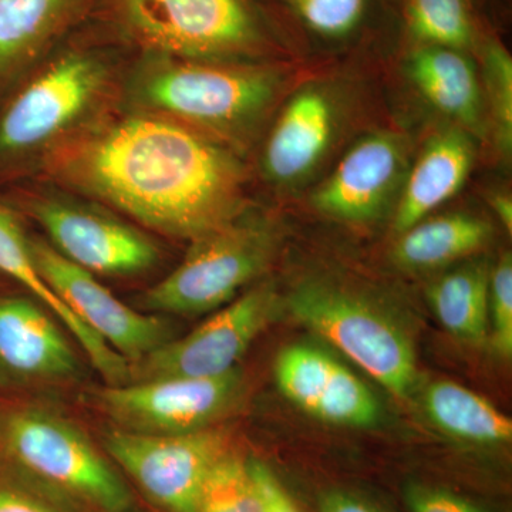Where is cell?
<instances>
[{
    "instance_id": "4dcf8cb0",
    "label": "cell",
    "mask_w": 512,
    "mask_h": 512,
    "mask_svg": "<svg viewBox=\"0 0 512 512\" xmlns=\"http://www.w3.org/2000/svg\"><path fill=\"white\" fill-rule=\"evenodd\" d=\"M319 512H382L369 501L346 491L333 490L320 497Z\"/></svg>"
},
{
    "instance_id": "f1b7e54d",
    "label": "cell",
    "mask_w": 512,
    "mask_h": 512,
    "mask_svg": "<svg viewBox=\"0 0 512 512\" xmlns=\"http://www.w3.org/2000/svg\"><path fill=\"white\" fill-rule=\"evenodd\" d=\"M404 497L410 512H484L467 498L434 485H410Z\"/></svg>"
},
{
    "instance_id": "44dd1931",
    "label": "cell",
    "mask_w": 512,
    "mask_h": 512,
    "mask_svg": "<svg viewBox=\"0 0 512 512\" xmlns=\"http://www.w3.org/2000/svg\"><path fill=\"white\" fill-rule=\"evenodd\" d=\"M423 407L431 423L454 439L480 446L511 443L512 421L473 390L439 380L427 387Z\"/></svg>"
},
{
    "instance_id": "d6a6232c",
    "label": "cell",
    "mask_w": 512,
    "mask_h": 512,
    "mask_svg": "<svg viewBox=\"0 0 512 512\" xmlns=\"http://www.w3.org/2000/svg\"><path fill=\"white\" fill-rule=\"evenodd\" d=\"M495 214L500 218L501 224L508 229L511 234L512 229V201L507 195H497L493 200Z\"/></svg>"
},
{
    "instance_id": "7c38bea8",
    "label": "cell",
    "mask_w": 512,
    "mask_h": 512,
    "mask_svg": "<svg viewBox=\"0 0 512 512\" xmlns=\"http://www.w3.org/2000/svg\"><path fill=\"white\" fill-rule=\"evenodd\" d=\"M32 217L63 258L96 276L143 274L160 259L143 231L76 202L42 198L33 202Z\"/></svg>"
},
{
    "instance_id": "e0dca14e",
    "label": "cell",
    "mask_w": 512,
    "mask_h": 512,
    "mask_svg": "<svg viewBox=\"0 0 512 512\" xmlns=\"http://www.w3.org/2000/svg\"><path fill=\"white\" fill-rule=\"evenodd\" d=\"M332 130L333 107L325 93L306 89L293 96L266 143L268 177L291 184L308 174L325 154Z\"/></svg>"
},
{
    "instance_id": "9a60e30c",
    "label": "cell",
    "mask_w": 512,
    "mask_h": 512,
    "mask_svg": "<svg viewBox=\"0 0 512 512\" xmlns=\"http://www.w3.org/2000/svg\"><path fill=\"white\" fill-rule=\"evenodd\" d=\"M0 370L22 382H62L79 360L57 319L40 303L0 299Z\"/></svg>"
},
{
    "instance_id": "8fae6325",
    "label": "cell",
    "mask_w": 512,
    "mask_h": 512,
    "mask_svg": "<svg viewBox=\"0 0 512 512\" xmlns=\"http://www.w3.org/2000/svg\"><path fill=\"white\" fill-rule=\"evenodd\" d=\"M29 247L36 268L64 305L130 365L170 340L163 319L134 311L96 275L67 261L52 245L29 239Z\"/></svg>"
},
{
    "instance_id": "277c9868",
    "label": "cell",
    "mask_w": 512,
    "mask_h": 512,
    "mask_svg": "<svg viewBox=\"0 0 512 512\" xmlns=\"http://www.w3.org/2000/svg\"><path fill=\"white\" fill-rule=\"evenodd\" d=\"M275 251L271 228L241 217L197 241L184 261L143 296L154 313L202 315L234 301L264 274Z\"/></svg>"
},
{
    "instance_id": "4fadbf2b",
    "label": "cell",
    "mask_w": 512,
    "mask_h": 512,
    "mask_svg": "<svg viewBox=\"0 0 512 512\" xmlns=\"http://www.w3.org/2000/svg\"><path fill=\"white\" fill-rule=\"evenodd\" d=\"M275 379L289 402L312 417L343 427H372L380 417L375 394L335 357L312 346L282 350Z\"/></svg>"
},
{
    "instance_id": "5bb4252c",
    "label": "cell",
    "mask_w": 512,
    "mask_h": 512,
    "mask_svg": "<svg viewBox=\"0 0 512 512\" xmlns=\"http://www.w3.org/2000/svg\"><path fill=\"white\" fill-rule=\"evenodd\" d=\"M402 167V143L392 134L363 138L313 194V207L340 221L373 220L389 201Z\"/></svg>"
},
{
    "instance_id": "ac0fdd59",
    "label": "cell",
    "mask_w": 512,
    "mask_h": 512,
    "mask_svg": "<svg viewBox=\"0 0 512 512\" xmlns=\"http://www.w3.org/2000/svg\"><path fill=\"white\" fill-rule=\"evenodd\" d=\"M476 158L473 138L460 128L436 134L407 178L394 228L404 232L450 200L466 183Z\"/></svg>"
},
{
    "instance_id": "83f0119b",
    "label": "cell",
    "mask_w": 512,
    "mask_h": 512,
    "mask_svg": "<svg viewBox=\"0 0 512 512\" xmlns=\"http://www.w3.org/2000/svg\"><path fill=\"white\" fill-rule=\"evenodd\" d=\"M366 0H291L303 22L320 35H348L362 18Z\"/></svg>"
},
{
    "instance_id": "d4e9b609",
    "label": "cell",
    "mask_w": 512,
    "mask_h": 512,
    "mask_svg": "<svg viewBox=\"0 0 512 512\" xmlns=\"http://www.w3.org/2000/svg\"><path fill=\"white\" fill-rule=\"evenodd\" d=\"M414 35L430 45L461 50L473 40L467 0H407Z\"/></svg>"
},
{
    "instance_id": "1f68e13d",
    "label": "cell",
    "mask_w": 512,
    "mask_h": 512,
    "mask_svg": "<svg viewBox=\"0 0 512 512\" xmlns=\"http://www.w3.org/2000/svg\"><path fill=\"white\" fill-rule=\"evenodd\" d=\"M0 512H59L16 488L0 487Z\"/></svg>"
},
{
    "instance_id": "f546056e",
    "label": "cell",
    "mask_w": 512,
    "mask_h": 512,
    "mask_svg": "<svg viewBox=\"0 0 512 512\" xmlns=\"http://www.w3.org/2000/svg\"><path fill=\"white\" fill-rule=\"evenodd\" d=\"M248 463L261 494L264 512H301L271 468L258 460H248Z\"/></svg>"
},
{
    "instance_id": "30bf717a",
    "label": "cell",
    "mask_w": 512,
    "mask_h": 512,
    "mask_svg": "<svg viewBox=\"0 0 512 512\" xmlns=\"http://www.w3.org/2000/svg\"><path fill=\"white\" fill-rule=\"evenodd\" d=\"M271 285H259L222 306L184 338L168 340L130 365V382L167 377H218L237 369L254 340L278 316Z\"/></svg>"
},
{
    "instance_id": "5b68a950",
    "label": "cell",
    "mask_w": 512,
    "mask_h": 512,
    "mask_svg": "<svg viewBox=\"0 0 512 512\" xmlns=\"http://www.w3.org/2000/svg\"><path fill=\"white\" fill-rule=\"evenodd\" d=\"M128 35L154 56L225 62L261 39L248 0H113Z\"/></svg>"
},
{
    "instance_id": "3957f363",
    "label": "cell",
    "mask_w": 512,
    "mask_h": 512,
    "mask_svg": "<svg viewBox=\"0 0 512 512\" xmlns=\"http://www.w3.org/2000/svg\"><path fill=\"white\" fill-rule=\"evenodd\" d=\"M9 456L25 473L96 512H127L133 497L113 464L79 427L55 413L22 409L3 429Z\"/></svg>"
},
{
    "instance_id": "8992f818",
    "label": "cell",
    "mask_w": 512,
    "mask_h": 512,
    "mask_svg": "<svg viewBox=\"0 0 512 512\" xmlns=\"http://www.w3.org/2000/svg\"><path fill=\"white\" fill-rule=\"evenodd\" d=\"M289 309L394 396L404 399L412 392L417 376L412 342L379 309L323 284L296 289Z\"/></svg>"
},
{
    "instance_id": "4316f807",
    "label": "cell",
    "mask_w": 512,
    "mask_h": 512,
    "mask_svg": "<svg viewBox=\"0 0 512 512\" xmlns=\"http://www.w3.org/2000/svg\"><path fill=\"white\" fill-rule=\"evenodd\" d=\"M488 93L495 124H497L498 138L505 151L512 146V60L503 46L493 43L488 46L487 57Z\"/></svg>"
},
{
    "instance_id": "7402d4cb",
    "label": "cell",
    "mask_w": 512,
    "mask_h": 512,
    "mask_svg": "<svg viewBox=\"0 0 512 512\" xmlns=\"http://www.w3.org/2000/svg\"><path fill=\"white\" fill-rule=\"evenodd\" d=\"M402 234L393 252L397 264L430 269L466 258L483 248L490 239L491 228L480 218L450 214L421 220Z\"/></svg>"
},
{
    "instance_id": "7a4b0ae2",
    "label": "cell",
    "mask_w": 512,
    "mask_h": 512,
    "mask_svg": "<svg viewBox=\"0 0 512 512\" xmlns=\"http://www.w3.org/2000/svg\"><path fill=\"white\" fill-rule=\"evenodd\" d=\"M278 84L274 74L254 67L154 56L134 77L131 99L143 113L232 133L264 113Z\"/></svg>"
},
{
    "instance_id": "484cf974",
    "label": "cell",
    "mask_w": 512,
    "mask_h": 512,
    "mask_svg": "<svg viewBox=\"0 0 512 512\" xmlns=\"http://www.w3.org/2000/svg\"><path fill=\"white\" fill-rule=\"evenodd\" d=\"M488 336L498 355H512V258L504 254L490 274Z\"/></svg>"
},
{
    "instance_id": "ba28073f",
    "label": "cell",
    "mask_w": 512,
    "mask_h": 512,
    "mask_svg": "<svg viewBox=\"0 0 512 512\" xmlns=\"http://www.w3.org/2000/svg\"><path fill=\"white\" fill-rule=\"evenodd\" d=\"M107 454L167 512H198L205 481L231 451L228 431L210 429L183 434L107 431Z\"/></svg>"
},
{
    "instance_id": "cb8c5ba5",
    "label": "cell",
    "mask_w": 512,
    "mask_h": 512,
    "mask_svg": "<svg viewBox=\"0 0 512 512\" xmlns=\"http://www.w3.org/2000/svg\"><path fill=\"white\" fill-rule=\"evenodd\" d=\"M198 512H264L248 460L229 451L205 481Z\"/></svg>"
},
{
    "instance_id": "ffe728a7",
    "label": "cell",
    "mask_w": 512,
    "mask_h": 512,
    "mask_svg": "<svg viewBox=\"0 0 512 512\" xmlns=\"http://www.w3.org/2000/svg\"><path fill=\"white\" fill-rule=\"evenodd\" d=\"M407 72L419 92L441 113L464 126H480L481 92L476 67L460 50L423 47L410 57Z\"/></svg>"
},
{
    "instance_id": "9c48e42d",
    "label": "cell",
    "mask_w": 512,
    "mask_h": 512,
    "mask_svg": "<svg viewBox=\"0 0 512 512\" xmlns=\"http://www.w3.org/2000/svg\"><path fill=\"white\" fill-rule=\"evenodd\" d=\"M244 394L235 369L218 377H167L94 390L97 409L119 429L141 434H183L210 429L234 412Z\"/></svg>"
},
{
    "instance_id": "2e32d148",
    "label": "cell",
    "mask_w": 512,
    "mask_h": 512,
    "mask_svg": "<svg viewBox=\"0 0 512 512\" xmlns=\"http://www.w3.org/2000/svg\"><path fill=\"white\" fill-rule=\"evenodd\" d=\"M0 272L28 289L37 303L52 313L57 322H62L109 386L128 382L130 365L127 360L90 332L50 288L33 261L29 238L23 234L18 220L3 208H0Z\"/></svg>"
},
{
    "instance_id": "603a6c76",
    "label": "cell",
    "mask_w": 512,
    "mask_h": 512,
    "mask_svg": "<svg viewBox=\"0 0 512 512\" xmlns=\"http://www.w3.org/2000/svg\"><path fill=\"white\" fill-rule=\"evenodd\" d=\"M490 272L484 264H470L441 276L431 286V309L454 338L480 345L488 339Z\"/></svg>"
},
{
    "instance_id": "d6986e66",
    "label": "cell",
    "mask_w": 512,
    "mask_h": 512,
    "mask_svg": "<svg viewBox=\"0 0 512 512\" xmlns=\"http://www.w3.org/2000/svg\"><path fill=\"white\" fill-rule=\"evenodd\" d=\"M87 0H0V82L26 72L80 15Z\"/></svg>"
},
{
    "instance_id": "6da1fadb",
    "label": "cell",
    "mask_w": 512,
    "mask_h": 512,
    "mask_svg": "<svg viewBox=\"0 0 512 512\" xmlns=\"http://www.w3.org/2000/svg\"><path fill=\"white\" fill-rule=\"evenodd\" d=\"M53 178L148 229L197 241L241 217L245 177L201 131L138 111L46 153Z\"/></svg>"
},
{
    "instance_id": "52a82bcc",
    "label": "cell",
    "mask_w": 512,
    "mask_h": 512,
    "mask_svg": "<svg viewBox=\"0 0 512 512\" xmlns=\"http://www.w3.org/2000/svg\"><path fill=\"white\" fill-rule=\"evenodd\" d=\"M109 82V67L92 53L57 57L3 111L0 153L25 156L52 150L99 106Z\"/></svg>"
}]
</instances>
